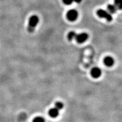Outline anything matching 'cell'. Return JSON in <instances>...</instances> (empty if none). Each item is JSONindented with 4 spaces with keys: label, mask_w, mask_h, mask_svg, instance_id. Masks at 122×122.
Returning a JSON list of instances; mask_svg holds the SVG:
<instances>
[{
    "label": "cell",
    "mask_w": 122,
    "mask_h": 122,
    "mask_svg": "<svg viewBox=\"0 0 122 122\" xmlns=\"http://www.w3.org/2000/svg\"><path fill=\"white\" fill-rule=\"evenodd\" d=\"M63 1L65 4L67 5H70L74 2V0H63Z\"/></svg>",
    "instance_id": "obj_13"
},
{
    "label": "cell",
    "mask_w": 122,
    "mask_h": 122,
    "mask_svg": "<svg viewBox=\"0 0 122 122\" xmlns=\"http://www.w3.org/2000/svg\"><path fill=\"white\" fill-rule=\"evenodd\" d=\"M89 35L86 33H82L79 34H77L76 36V40L79 43H83L86 42L88 39Z\"/></svg>",
    "instance_id": "obj_4"
},
{
    "label": "cell",
    "mask_w": 122,
    "mask_h": 122,
    "mask_svg": "<svg viewBox=\"0 0 122 122\" xmlns=\"http://www.w3.org/2000/svg\"><path fill=\"white\" fill-rule=\"evenodd\" d=\"M55 107L58 109L59 110H61L64 107V104L62 102L58 101V102H56V103H55Z\"/></svg>",
    "instance_id": "obj_11"
},
{
    "label": "cell",
    "mask_w": 122,
    "mask_h": 122,
    "mask_svg": "<svg viewBox=\"0 0 122 122\" xmlns=\"http://www.w3.org/2000/svg\"><path fill=\"white\" fill-rule=\"evenodd\" d=\"M78 16V13L74 9H71L68 11L67 13V18L71 21H74L77 20Z\"/></svg>",
    "instance_id": "obj_3"
},
{
    "label": "cell",
    "mask_w": 122,
    "mask_h": 122,
    "mask_svg": "<svg viewBox=\"0 0 122 122\" xmlns=\"http://www.w3.org/2000/svg\"><path fill=\"white\" fill-rule=\"evenodd\" d=\"M91 74L92 77L94 78H98L101 76L102 74V71L101 69L98 67H94L91 70Z\"/></svg>",
    "instance_id": "obj_5"
},
{
    "label": "cell",
    "mask_w": 122,
    "mask_h": 122,
    "mask_svg": "<svg viewBox=\"0 0 122 122\" xmlns=\"http://www.w3.org/2000/svg\"><path fill=\"white\" fill-rule=\"evenodd\" d=\"M114 5L117 10H122V0H114Z\"/></svg>",
    "instance_id": "obj_10"
},
{
    "label": "cell",
    "mask_w": 122,
    "mask_h": 122,
    "mask_svg": "<svg viewBox=\"0 0 122 122\" xmlns=\"http://www.w3.org/2000/svg\"><path fill=\"white\" fill-rule=\"evenodd\" d=\"M77 34L74 31H71L68 33L67 35V38L69 41H72L74 39H75Z\"/></svg>",
    "instance_id": "obj_9"
},
{
    "label": "cell",
    "mask_w": 122,
    "mask_h": 122,
    "mask_svg": "<svg viewBox=\"0 0 122 122\" xmlns=\"http://www.w3.org/2000/svg\"><path fill=\"white\" fill-rule=\"evenodd\" d=\"M49 116L52 118H56L59 115V110L56 107L51 108L48 111Z\"/></svg>",
    "instance_id": "obj_7"
},
{
    "label": "cell",
    "mask_w": 122,
    "mask_h": 122,
    "mask_svg": "<svg viewBox=\"0 0 122 122\" xmlns=\"http://www.w3.org/2000/svg\"><path fill=\"white\" fill-rule=\"evenodd\" d=\"M39 22V18L36 15H33L30 17L29 20L28 30L29 33H33L36 26Z\"/></svg>",
    "instance_id": "obj_1"
},
{
    "label": "cell",
    "mask_w": 122,
    "mask_h": 122,
    "mask_svg": "<svg viewBox=\"0 0 122 122\" xmlns=\"http://www.w3.org/2000/svg\"><path fill=\"white\" fill-rule=\"evenodd\" d=\"M107 9L108 10V12L111 14L116 13L117 10L114 4H109L107 6Z\"/></svg>",
    "instance_id": "obj_8"
},
{
    "label": "cell",
    "mask_w": 122,
    "mask_h": 122,
    "mask_svg": "<svg viewBox=\"0 0 122 122\" xmlns=\"http://www.w3.org/2000/svg\"><path fill=\"white\" fill-rule=\"evenodd\" d=\"M33 122H45L44 118L42 117H37L33 120Z\"/></svg>",
    "instance_id": "obj_12"
},
{
    "label": "cell",
    "mask_w": 122,
    "mask_h": 122,
    "mask_svg": "<svg viewBox=\"0 0 122 122\" xmlns=\"http://www.w3.org/2000/svg\"><path fill=\"white\" fill-rule=\"evenodd\" d=\"M81 1H82V0H74V2L77 3H81Z\"/></svg>",
    "instance_id": "obj_14"
},
{
    "label": "cell",
    "mask_w": 122,
    "mask_h": 122,
    "mask_svg": "<svg viewBox=\"0 0 122 122\" xmlns=\"http://www.w3.org/2000/svg\"><path fill=\"white\" fill-rule=\"evenodd\" d=\"M97 14L99 17L105 18L108 21H111L112 20V16L111 13L105 10L99 9L97 11Z\"/></svg>",
    "instance_id": "obj_2"
},
{
    "label": "cell",
    "mask_w": 122,
    "mask_h": 122,
    "mask_svg": "<svg viewBox=\"0 0 122 122\" xmlns=\"http://www.w3.org/2000/svg\"><path fill=\"white\" fill-rule=\"evenodd\" d=\"M104 63L107 67H112L114 64V60L110 56H106L104 59Z\"/></svg>",
    "instance_id": "obj_6"
}]
</instances>
